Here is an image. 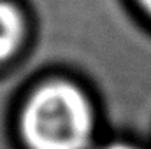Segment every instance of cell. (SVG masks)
Returning <instances> with one entry per match:
<instances>
[{"instance_id": "6da1fadb", "label": "cell", "mask_w": 151, "mask_h": 149, "mask_svg": "<svg viewBox=\"0 0 151 149\" xmlns=\"http://www.w3.org/2000/svg\"><path fill=\"white\" fill-rule=\"evenodd\" d=\"M91 126L86 95L67 81L42 84L21 112V135L30 149H84Z\"/></svg>"}, {"instance_id": "7a4b0ae2", "label": "cell", "mask_w": 151, "mask_h": 149, "mask_svg": "<svg viewBox=\"0 0 151 149\" xmlns=\"http://www.w3.org/2000/svg\"><path fill=\"white\" fill-rule=\"evenodd\" d=\"M25 39V18L9 0H0V65L11 60Z\"/></svg>"}, {"instance_id": "3957f363", "label": "cell", "mask_w": 151, "mask_h": 149, "mask_svg": "<svg viewBox=\"0 0 151 149\" xmlns=\"http://www.w3.org/2000/svg\"><path fill=\"white\" fill-rule=\"evenodd\" d=\"M137 2H139V4H141V7L144 9V12L151 18V0H137Z\"/></svg>"}, {"instance_id": "277c9868", "label": "cell", "mask_w": 151, "mask_h": 149, "mask_svg": "<svg viewBox=\"0 0 151 149\" xmlns=\"http://www.w3.org/2000/svg\"><path fill=\"white\" fill-rule=\"evenodd\" d=\"M106 149H135V148L127 146V144H113V146H109V148H106Z\"/></svg>"}]
</instances>
